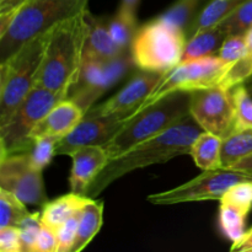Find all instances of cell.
Masks as SVG:
<instances>
[{
	"label": "cell",
	"mask_w": 252,
	"mask_h": 252,
	"mask_svg": "<svg viewBox=\"0 0 252 252\" xmlns=\"http://www.w3.org/2000/svg\"><path fill=\"white\" fill-rule=\"evenodd\" d=\"M202 132L203 128L189 113L161 134L135 145L121 157L111 159L89 187L86 197L95 198L116 180L134 170L189 154L192 143Z\"/></svg>",
	"instance_id": "1"
},
{
	"label": "cell",
	"mask_w": 252,
	"mask_h": 252,
	"mask_svg": "<svg viewBox=\"0 0 252 252\" xmlns=\"http://www.w3.org/2000/svg\"><path fill=\"white\" fill-rule=\"evenodd\" d=\"M88 11L61 22L53 29L38 85L68 97L83 69L84 48L89 33Z\"/></svg>",
	"instance_id": "2"
},
{
	"label": "cell",
	"mask_w": 252,
	"mask_h": 252,
	"mask_svg": "<svg viewBox=\"0 0 252 252\" xmlns=\"http://www.w3.org/2000/svg\"><path fill=\"white\" fill-rule=\"evenodd\" d=\"M191 91H174L132 116L125 127L105 145L108 158L115 159L135 145L161 134L189 115Z\"/></svg>",
	"instance_id": "3"
},
{
	"label": "cell",
	"mask_w": 252,
	"mask_h": 252,
	"mask_svg": "<svg viewBox=\"0 0 252 252\" xmlns=\"http://www.w3.org/2000/svg\"><path fill=\"white\" fill-rule=\"evenodd\" d=\"M53 29L27 41L10 58L0 63V126L7 122L22 100L38 85Z\"/></svg>",
	"instance_id": "4"
},
{
	"label": "cell",
	"mask_w": 252,
	"mask_h": 252,
	"mask_svg": "<svg viewBox=\"0 0 252 252\" xmlns=\"http://www.w3.org/2000/svg\"><path fill=\"white\" fill-rule=\"evenodd\" d=\"M88 4L89 0H31L19 10L6 31L0 36V63L33 37L86 11Z\"/></svg>",
	"instance_id": "5"
},
{
	"label": "cell",
	"mask_w": 252,
	"mask_h": 252,
	"mask_svg": "<svg viewBox=\"0 0 252 252\" xmlns=\"http://www.w3.org/2000/svg\"><path fill=\"white\" fill-rule=\"evenodd\" d=\"M186 32L160 17L138 29L133 39V63L143 71L165 74L181 63L186 48Z\"/></svg>",
	"instance_id": "6"
},
{
	"label": "cell",
	"mask_w": 252,
	"mask_h": 252,
	"mask_svg": "<svg viewBox=\"0 0 252 252\" xmlns=\"http://www.w3.org/2000/svg\"><path fill=\"white\" fill-rule=\"evenodd\" d=\"M66 95L37 85L22 100L5 125L0 126V158L26 153L31 147V133L49 111Z\"/></svg>",
	"instance_id": "7"
},
{
	"label": "cell",
	"mask_w": 252,
	"mask_h": 252,
	"mask_svg": "<svg viewBox=\"0 0 252 252\" xmlns=\"http://www.w3.org/2000/svg\"><path fill=\"white\" fill-rule=\"evenodd\" d=\"M226 68L228 64L224 63L218 56L181 62L169 73L162 75L157 88L153 90L149 97L142 103L134 115L174 91H194L198 89L219 86Z\"/></svg>",
	"instance_id": "8"
},
{
	"label": "cell",
	"mask_w": 252,
	"mask_h": 252,
	"mask_svg": "<svg viewBox=\"0 0 252 252\" xmlns=\"http://www.w3.org/2000/svg\"><path fill=\"white\" fill-rule=\"evenodd\" d=\"M240 182H252V175L228 167L203 170L199 176L169 191L150 194L148 201L157 206L187 203V202L220 201L230 187Z\"/></svg>",
	"instance_id": "9"
},
{
	"label": "cell",
	"mask_w": 252,
	"mask_h": 252,
	"mask_svg": "<svg viewBox=\"0 0 252 252\" xmlns=\"http://www.w3.org/2000/svg\"><path fill=\"white\" fill-rule=\"evenodd\" d=\"M189 113L203 130L225 139L236 130L233 90L221 86L191 91Z\"/></svg>",
	"instance_id": "10"
},
{
	"label": "cell",
	"mask_w": 252,
	"mask_h": 252,
	"mask_svg": "<svg viewBox=\"0 0 252 252\" xmlns=\"http://www.w3.org/2000/svg\"><path fill=\"white\" fill-rule=\"evenodd\" d=\"M0 189L14 193L26 206L48 203L42 170L33 166L27 153L0 158Z\"/></svg>",
	"instance_id": "11"
},
{
	"label": "cell",
	"mask_w": 252,
	"mask_h": 252,
	"mask_svg": "<svg viewBox=\"0 0 252 252\" xmlns=\"http://www.w3.org/2000/svg\"><path fill=\"white\" fill-rule=\"evenodd\" d=\"M129 66L126 53L111 62H84L80 78L69 94L68 98L75 101L85 112L91 105L125 74Z\"/></svg>",
	"instance_id": "12"
},
{
	"label": "cell",
	"mask_w": 252,
	"mask_h": 252,
	"mask_svg": "<svg viewBox=\"0 0 252 252\" xmlns=\"http://www.w3.org/2000/svg\"><path fill=\"white\" fill-rule=\"evenodd\" d=\"M129 118L120 115L85 116L69 134L58 140L56 155H70L74 150L88 145L105 147Z\"/></svg>",
	"instance_id": "13"
},
{
	"label": "cell",
	"mask_w": 252,
	"mask_h": 252,
	"mask_svg": "<svg viewBox=\"0 0 252 252\" xmlns=\"http://www.w3.org/2000/svg\"><path fill=\"white\" fill-rule=\"evenodd\" d=\"M164 74L145 71L134 76L125 88L101 105L91 107L85 116L120 115L130 118L149 97Z\"/></svg>",
	"instance_id": "14"
},
{
	"label": "cell",
	"mask_w": 252,
	"mask_h": 252,
	"mask_svg": "<svg viewBox=\"0 0 252 252\" xmlns=\"http://www.w3.org/2000/svg\"><path fill=\"white\" fill-rule=\"evenodd\" d=\"M70 174V189L74 193L86 196L89 187L110 161L107 152L101 145H88L74 150Z\"/></svg>",
	"instance_id": "15"
},
{
	"label": "cell",
	"mask_w": 252,
	"mask_h": 252,
	"mask_svg": "<svg viewBox=\"0 0 252 252\" xmlns=\"http://www.w3.org/2000/svg\"><path fill=\"white\" fill-rule=\"evenodd\" d=\"M85 115V111L75 101L64 98L37 125L31 133V142L41 137H56L62 139L83 121Z\"/></svg>",
	"instance_id": "16"
},
{
	"label": "cell",
	"mask_w": 252,
	"mask_h": 252,
	"mask_svg": "<svg viewBox=\"0 0 252 252\" xmlns=\"http://www.w3.org/2000/svg\"><path fill=\"white\" fill-rule=\"evenodd\" d=\"M89 33L84 48V62H111L127 53L116 44L108 26L88 11Z\"/></svg>",
	"instance_id": "17"
},
{
	"label": "cell",
	"mask_w": 252,
	"mask_h": 252,
	"mask_svg": "<svg viewBox=\"0 0 252 252\" xmlns=\"http://www.w3.org/2000/svg\"><path fill=\"white\" fill-rule=\"evenodd\" d=\"M228 34L220 25L194 32L186 43L181 62L196 61L217 56Z\"/></svg>",
	"instance_id": "18"
},
{
	"label": "cell",
	"mask_w": 252,
	"mask_h": 252,
	"mask_svg": "<svg viewBox=\"0 0 252 252\" xmlns=\"http://www.w3.org/2000/svg\"><path fill=\"white\" fill-rule=\"evenodd\" d=\"M89 199V197L70 192L65 196L48 201L41 212L42 223L48 228L57 230L66 219L70 218L78 211H81Z\"/></svg>",
	"instance_id": "19"
},
{
	"label": "cell",
	"mask_w": 252,
	"mask_h": 252,
	"mask_svg": "<svg viewBox=\"0 0 252 252\" xmlns=\"http://www.w3.org/2000/svg\"><path fill=\"white\" fill-rule=\"evenodd\" d=\"M223 139L218 135L203 130L192 143L189 155L202 170H214L221 166Z\"/></svg>",
	"instance_id": "20"
},
{
	"label": "cell",
	"mask_w": 252,
	"mask_h": 252,
	"mask_svg": "<svg viewBox=\"0 0 252 252\" xmlns=\"http://www.w3.org/2000/svg\"><path fill=\"white\" fill-rule=\"evenodd\" d=\"M103 204L102 202L90 198L81 209L75 243L71 252H80L93 241L102 226Z\"/></svg>",
	"instance_id": "21"
},
{
	"label": "cell",
	"mask_w": 252,
	"mask_h": 252,
	"mask_svg": "<svg viewBox=\"0 0 252 252\" xmlns=\"http://www.w3.org/2000/svg\"><path fill=\"white\" fill-rule=\"evenodd\" d=\"M244 0H212L198 15L196 20L189 26V31L187 34H193L199 30L209 29L220 25L225 21L231 14L236 10V7ZM189 36V37H191Z\"/></svg>",
	"instance_id": "22"
},
{
	"label": "cell",
	"mask_w": 252,
	"mask_h": 252,
	"mask_svg": "<svg viewBox=\"0 0 252 252\" xmlns=\"http://www.w3.org/2000/svg\"><path fill=\"white\" fill-rule=\"evenodd\" d=\"M252 154V128L235 130L223 139L221 166L231 167L241 158Z\"/></svg>",
	"instance_id": "23"
},
{
	"label": "cell",
	"mask_w": 252,
	"mask_h": 252,
	"mask_svg": "<svg viewBox=\"0 0 252 252\" xmlns=\"http://www.w3.org/2000/svg\"><path fill=\"white\" fill-rule=\"evenodd\" d=\"M111 37L118 47L127 52L132 47L133 39L137 34V17L118 9L117 14L107 24Z\"/></svg>",
	"instance_id": "24"
},
{
	"label": "cell",
	"mask_w": 252,
	"mask_h": 252,
	"mask_svg": "<svg viewBox=\"0 0 252 252\" xmlns=\"http://www.w3.org/2000/svg\"><path fill=\"white\" fill-rule=\"evenodd\" d=\"M248 212L233 206V204L220 202V213H219V223L224 235L234 241L239 240L245 233V219Z\"/></svg>",
	"instance_id": "25"
},
{
	"label": "cell",
	"mask_w": 252,
	"mask_h": 252,
	"mask_svg": "<svg viewBox=\"0 0 252 252\" xmlns=\"http://www.w3.org/2000/svg\"><path fill=\"white\" fill-rule=\"evenodd\" d=\"M27 214L30 212L21 199L11 192L0 189V228L19 226Z\"/></svg>",
	"instance_id": "26"
},
{
	"label": "cell",
	"mask_w": 252,
	"mask_h": 252,
	"mask_svg": "<svg viewBox=\"0 0 252 252\" xmlns=\"http://www.w3.org/2000/svg\"><path fill=\"white\" fill-rule=\"evenodd\" d=\"M198 2L199 0H177L174 5H171V7H169L159 17L166 24L185 31L193 19Z\"/></svg>",
	"instance_id": "27"
},
{
	"label": "cell",
	"mask_w": 252,
	"mask_h": 252,
	"mask_svg": "<svg viewBox=\"0 0 252 252\" xmlns=\"http://www.w3.org/2000/svg\"><path fill=\"white\" fill-rule=\"evenodd\" d=\"M58 140V138L56 137H41L32 140L31 147L26 153L34 167L43 170L51 164L52 159L56 157V147Z\"/></svg>",
	"instance_id": "28"
},
{
	"label": "cell",
	"mask_w": 252,
	"mask_h": 252,
	"mask_svg": "<svg viewBox=\"0 0 252 252\" xmlns=\"http://www.w3.org/2000/svg\"><path fill=\"white\" fill-rule=\"evenodd\" d=\"M220 26L228 36L245 34L252 26V0H244Z\"/></svg>",
	"instance_id": "29"
},
{
	"label": "cell",
	"mask_w": 252,
	"mask_h": 252,
	"mask_svg": "<svg viewBox=\"0 0 252 252\" xmlns=\"http://www.w3.org/2000/svg\"><path fill=\"white\" fill-rule=\"evenodd\" d=\"M250 76H252V53L249 52L245 57L239 61L228 64V68L224 73L219 86L233 90L238 85L244 84V81L248 80Z\"/></svg>",
	"instance_id": "30"
},
{
	"label": "cell",
	"mask_w": 252,
	"mask_h": 252,
	"mask_svg": "<svg viewBox=\"0 0 252 252\" xmlns=\"http://www.w3.org/2000/svg\"><path fill=\"white\" fill-rule=\"evenodd\" d=\"M235 103L236 130L252 128V97L248 89L241 84L233 89Z\"/></svg>",
	"instance_id": "31"
},
{
	"label": "cell",
	"mask_w": 252,
	"mask_h": 252,
	"mask_svg": "<svg viewBox=\"0 0 252 252\" xmlns=\"http://www.w3.org/2000/svg\"><path fill=\"white\" fill-rule=\"evenodd\" d=\"M249 53L245 34H233L228 36L221 44L217 56L226 64H231L239 61Z\"/></svg>",
	"instance_id": "32"
},
{
	"label": "cell",
	"mask_w": 252,
	"mask_h": 252,
	"mask_svg": "<svg viewBox=\"0 0 252 252\" xmlns=\"http://www.w3.org/2000/svg\"><path fill=\"white\" fill-rule=\"evenodd\" d=\"M41 213H30L19 224L20 236H21L22 252H32L34 243L42 228Z\"/></svg>",
	"instance_id": "33"
},
{
	"label": "cell",
	"mask_w": 252,
	"mask_h": 252,
	"mask_svg": "<svg viewBox=\"0 0 252 252\" xmlns=\"http://www.w3.org/2000/svg\"><path fill=\"white\" fill-rule=\"evenodd\" d=\"M80 214L81 211L74 213L70 218L66 219L56 230L57 241H58V250H57V252H71V250H73L76 233H78Z\"/></svg>",
	"instance_id": "34"
},
{
	"label": "cell",
	"mask_w": 252,
	"mask_h": 252,
	"mask_svg": "<svg viewBox=\"0 0 252 252\" xmlns=\"http://www.w3.org/2000/svg\"><path fill=\"white\" fill-rule=\"evenodd\" d=\"M220 202L233 204L245 212L252 208V182H240L226 191Z\"/></svg>",
	"instance_id": "35"
},
{
	"label": "cell",
	"mask_w": 252,
	"mask_h": 252,
	"mask_svg": "<svg viewBox=\"0 0 252 252\" xmlns=\"http://www.w3.org/2000/svg\"><path fill=\"white\" fill-rule=\"evenodd\" d=\"M31 0H0V36L7 30L15 15Z\"/></svg>",
	"instance_id": "36"
},
{
	"label": "cell",
	"mask_w": 252,
	"mask_h": 252,
	"mask_svg": "<svg viewBox=\"0 0 252 252\" xmlns=\"http://www.w3.org/2000/svg\"><path fill=\"white\" fill-rule=\"evenodd\" d=\"M0 251L22 252L21 236L17 226L0 228Z\"/></svg>",
	"instance_id": "37"
},
{
	"label": "cell",
	"mask_w": 252,
	"mask_h": 252,
	"mask_svg": "<svg viewBox=\"0 0 252 252\" xmlns=\"http://www.w3.org/2000/svg\"><path fill=\"white\" fill-rule=\"evenodd\" d=\"M57 250H58V241H57L56 230L42 224L32 252H57Z\"/></svg>",
	"instance_id": "38"
},
{
	"label": "cell",
	"mask_w": 252,
	"mask_h": 252,
	"mask_svg": "<svg viewBox=\"0 0 252 252\" xmlns=\"http://www.w3.org/2000/svg\"><path fill=\"white\" fill-rule=\"evenodd\" d=\"M231 251H238V252L252 251V228L250 230L245 231L244 235L241 236L239 240L234 241Z\"/></svg>",
	"instance_id": "39"
},
{
	"label": "cell",
	"mask_w": 252,
	"mask_h": 252,
	"mask_svg": "<svg viewBox=\"0 0 252 252\" xmlns=\"http://www.w3.org/2000/svg\"><path fill=\"white\" fill-rule=\"evenodd\" d=\"M229 169H234L238 170V171H243L246 172V174H251L252 175V154L248 155V157L241 158L240 160L235 162L231 167Z\"/></svg>",
	"instance_id": "40"
},
{
	"label": "cell",
	"mask_w": 252,
	"mask_h": 252,
	"mask_svg": "<svg viewBox=\"0 0 252 252\" xmlns=\"http://www.w3.org/2000/svg\"><path fill=\"white\" fill-rule=\"evenodd\" d=\"M140 0H122L121 2L120 9L122 11L127 12V14L132 15V16L137 17V11H138V6H139Z\"/></svg>",
	"instance_id": "41"
},
{
	"label": "cell",
	"mask_w": 252,
	"mask_h": 252,
	"mask_svg": "<svg viewBox=\"0 0 252 252\" xmlns=\"http://www.w3.org/2000/svg\"><path fill=\"white\" fill-rule=\"evenodd\" d=\"M245 38H246V43H248V47H249V52L252 53V26L248 30V31H246Z\"/></svg>",
	"instance_id": "42"
}]
</instances>
